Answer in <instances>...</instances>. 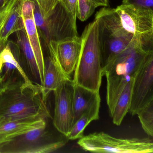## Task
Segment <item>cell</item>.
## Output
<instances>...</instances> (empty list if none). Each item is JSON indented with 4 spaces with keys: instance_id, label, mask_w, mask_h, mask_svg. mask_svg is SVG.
Here are the masks:
<instances>
[{
    "instance_id": "cell-1",
    "label": "cell",
    "mask_w": 153,
    "mask_h": 153,
    "mask_svg": "<svg viewBox=\"0 0 153 153\" xmlns=\"http://www.w3.org/2000/svg\"><path fill=\"white\" fill-rule=\"evenodd\" d=\"M50 117L42 86L21 81L3 87L0 91V125Z\"/></svg>"
},
{
    "instance_id": "cell-2",
    "label": "cell",
    "mask_w": 153,
    "mask_h": 153,
    "mask_svg": "<svg viewBox=\"0 0 153 153\" xmlns=\"http://www.w3.org/2000/svg\"><path fill=\"white\" fill-rule=\"evenodd\" d=\"M153 43V37L137 40L102 69V75L107 79L106 101L110 114L127 84L135 78Z\"/></svg>"
},
{
    "instance_id": "cell-3",
    "label": "cell",
    "mask_w": 153,
    "mask_h": 153,
    "mask_svg": "<svg viewBox=\"0 0 153 153\" xmlns=\"http://www.w3.org/2000/svg\"><path fill=\"white\" fill-rule=\"evenodd\" d=\"M81 37L82 48L73 81L74 84L99 92L103 75L96 19L86 26Z\"/></svg>"
},
{
    "instance_id": "cell-4",
    "label": "cell",
    "mask_w": 153,
    "mask_h": 153,
    "mask_svg": "<svg viewBox=\"0 0 153 153\" xmlns=\"http://www.w3.org/2000/svg\"><path fill=\"white\" fill-rule=\"evenodd\" d=\"M35 3V23L39 37L45 46L50 41H61L78 36L76 20L60 1L45 17L42 15L38 6Z\"/></svg>"
},
{
    "instance_id": "cell-5",
    "label": "cell",
    "mask_w": 153,
    "mask_h": 153,
    "mask_svg": "<svg viewBox=\"0 0 153 153\" xmlns=\"http://www.w3.org/2000/svg\"><path fill=\"white\" fill-rule=\"evenodd\" d=\"M66 143V140L56 138L46 126L1 143L0 153H51L63 147Z\"/></svg>"
},
{
    "instance_id": "cell-6",
    "label": "cell",
    "mask_w": 153,
    "mask_h": 153,
    "mask_svg": "<svg viewBox=\"0 0 153 153\" xmlns=\"http://www.w3.org/2000/svg\"><path fill=\"white\" fill-rule=\"evenodd\" d=\"M98 22L99 43L103 69L117 55L136 40L142 39L134 37L124 29L106 27L98 21Z\"/></svg>"
},
{
    "instance_id": "cell-7",
    "label": "cell",
    "mask_w": 153,
    "mask_h": 153,
    "mask_svg": "<svg viewBox=\"0 0 153 153\" xmlns=\"http://www.w3.org/2000/svg\"><path fill=\"white\" fill-rule=\"evenodd\" d=\"M124 28L142 39L153 37V13L151 11L130 4H122L115 9Z\"/></svg>"
},
{
    "instance_id": "cell-8",
    "label": "cell",
    "mask_w": 153,
    "mask_h": 153,
    "mask_svg": "<svg viewBox=\"0 0 153 153\" xmlns=\"http://www.w3.org/2000/svg\"><path fill=\"white\" fill-rule=\"evenodd\" d=\"M153 97V44L134 81L129 112L137 115Z\"/></svg>"
},
{
    "instance_id": "cell-9",
    "label": "cell",
    "mask_w": 153,
    "mask_h": 153,
    "mask_svg": "<svg viewBox=\"0 0 153 153\" xmlns=\"http://www.w3.org/2000/svg\"><path fill=\"white\" fill-rule=\"evenodd\" d=\"M54 113L53 124L55 128L67 137L73 126V81H67L54 91Z\"/></svg>"
},
{
    "instance_id": "cell-10",
    "label": "cell",
    "mask_w": 153,
    "mask_h": 153,
    "mask_svg": "<svg viewBox=\"0 0 153 153\" xmlns=\"http://www.w3.org/2000/svg\"><path fill=\"white\" fill-rule=\"evenodd\" d=\"M81 37L59 41H50L46 45L48 54L66 75L71 76L75 71L82 48Z\"/></svg>"
},
{
    "instance_id": "cell-11",
    "label": "cell",
    "mask_w": 153,
    "mask_h": 153,
    "mask_svg": "<svg viewBox=\"0 0 153 153\" xmlns=\"http://www.w3.org/2000/svg\"><path fill=\"white\" fill-rule=\"evenodd\" d=\"M24 0H10L0 8V42L6 45L9 37L24 28L22 5Z\"/></svg>"
},
{
    "instance_id": "cell-12",
    "label": "cell",
    "mask_w": 153,
    "mask_h": 153,
    "mask_svg": "<svg viewBox=\"0 0 153 153\" xmlns=\"http://www.w3.org/2000/svg\"><path fill=\"white\" fill-rule=\"evenodd\" d=\"M35 3L33 0H24L22 8V16L25 30L30 46L33 49L44 83L45 57L41 40L34 19Z\"/></svg>"
},
{
    "instance_id": "cell-13",
    "label": "cell",
    "mask_w": 153,
    "mask_h": 153,
    "mask_svg": "<svg viewBox=\"0 0 153 153\" xmlns=\"http://www.w3.org/2000/svg\"><path fill=\"white\" fill-rule=\"evenodd\" d=\"M16 43L19 49V62L25 67L27 74L30 81L37 85L43 86L36 59L29 41L25 28L15 32Z\"/></svg>"
},
{
    "instance_id": "cell-14",
    "label": "cell",
    "mask_w": 153,
    "mask_h": 153,
    "mask_svg": "<svg viewBox=\"0 0 153 153\" xmlns=\"http://www.w3.org/2000/svg\"><path fill=\"white\" fill-rule=\"evenodd\" d=\"M73 81L71 76L64 73L53 58L48 54L45 57L44 84L42 95L45 100L50 93L55 90L62 83Z\"/></svg>"
},
{
    "instance_id": "cell-15",
    "label": "cell",
    "mask_w": 153,
    "mask_h": 153,
    "mask_svg": "<svg viewBox=\"0 0 153 153\" xmlns=\"http://www.w3.org/2000/svg\"><path fill=\"white\" fill-rule=\"evenodd\" d=\"M46 119L10 121L0 125V143L36 128L46 126Z\"/></svg>"
},
{
    "instance_id": "cell-16",
    "label": "cell",
    "mask_w": 153,
    "mask_h": 153,
    "mask_svg": "<svg viewBox=\"0 0 153 153\" xmlns=\"http://www.w3.org/2000/svg\"><path fill=\"white\" fill-rule=\"evenodd\" d=\"M100 100H101V99L99 92L93 91L74 84L73 126L85 111Z\"/></svg>"
},
{
    "instance_id": "cell-17",
    "label": "cell",
    "mask_w": 153,
    "mask_h": 153,
    "mask_svg": "<svg viewBox=\"0 0 153 153\" xmlns=\"http://www.w3.org/2000/svg\"><path fill=\"white\" fill-rule=\"evenodd\" d=\"M134 79L128 83L118 98L112 111L110 114L114 124L121 125L126 114L129 112L133 94Z\"/></svg>"
},
{
    "instance_id": "cell-18",
    "label": "cell",
    "mask_w": 153,
    "mask_h": 153,
    "mask_svg": "<svg viewBox=\"0 0 153 153\" xmlns=\"http://www.w3.org/2000/svg\"><path fill=\"white\" fill-rule=\"evenodd\" d=\"M100 102L101 100L98 101L81 115L67 136L68 139L75 140L82 138L84 136V131L86 127L92 121L99 119Z\"/></svg>"
},
{
    "instance_id": "cell-19",
    "label": "cell",
    "mask_w": 153,
    "mask_h": 153,
    "mask_svg": "<svg viewBox=\"0 0 153 153\" xmlns=\"http://www.w3.org/2000/svg\"><path fill=\"white\" fill-rule=\"evenodd\" d=\"M137 115L144 132L153 137V97Z\"/></svg>"
},
{
    "instance_id": "cell-20",
    "label": "cell",
    "mask_w": 153,
    "mask_h": 153,
    "mask_svg": "<svg viewBox=\"0 0 153 153\" xmlns=\"http://www.w3.org/2000/svg\"><path fill=\"white\" fill-rule=\"evenodd\" d=\"M96 8L91 0H77L76 18L85 21L91 16Z\"/></svg>"
},
{
    "instance_id": "cell-21",
    "label": "cell",
    "mask_w": 153,
    "mask_h": 153,
    "mask_svg": "<svg viewBox=\"0 0 153 153\" xmlns=\"http://www.w3.org/2000/svg\"><path fill=\"white\" fill-rule=\"evenodd\" d=\"M44 17L47 15L59 1V0H34Z\"/></svg>"
},
{
    "instance_id": "cell-22",
    "label": "cell",
    "mask_w": 153,
    "mask_h": 153,
    "mask_svg": "<svg viewBox=\"0 0 153 153\" xmlns=\"http://www.w3.org/2000/svg\"><path fill=\"white\" fill-rule=\"evenodd\" d=\"M122 4L146 9L153 13V0H123Z\"/></svg>"
},
{
    "instance_id": "cell-23",
    "label": "cell",
    "mask_w": 153,
    "mask_h": 153,
    "mask_svg": "<svg viewBox=\"0 0 153 153\" xmlns=\"http://www.w3.org/2000/svg\"><path fill=\"white\" fill-rule=\"evenodd\" d=\"M67 11L75 20H76L77 0H59Z\"/></svg>"
},
{
    "instance_id": "cell-24",
    "label": "cell",
    "mask_w": 153,
    "mask_h": 153,
    "mask_svg": "<svg viewBox=\"0 0 153 153\" xmlns=\"http://www.w3.org/2000/svg\"><path fill=\"white\" fill-rule=\"evenodd\" d=\"M96 7L99 6L107 7L108 6V0H91Z\"/></svg>"
},
{
    "instance_id": "cell-25",
    "label": "cell",
    "mask_w": 153,
    "mask_h": 153,
    "mask_svg": "<svg viewBox=\"0 0 153 153\" xmlns=\"http://www.w3.org/2000/svg\"><path fill=\"white\" fill-rule=\"evenodd\" d=\"M10 0H0V8L5 5Z\"/></svg>"
},
{
    "instance_id": "cell-26",
    "label": "cell",
    "mask_w": 153,
    "mask_h": 153,
    "mask_svg": "<svg viewBox=\"0 0 153 153\" xmlns=\"http://www.w3.org/2000/svg\"><path fill=\"white\" fill-rule=\"evenodd\" d=\"M5 45H4L2 43H1L0 42V54H1V52L2 51L3 49L4 48V47H5Z\"/></svg>"
},
{
    "instance_id": "cell-27",
    "label": "cell",
    "mask_w": 153,
    "mask_h": 153,
    "mask_svg": "<svg viewBox=\"0 0 153 153\" xmlns=\"http://www.w3.org/2000/svg\"><path fill=\"white\" fill-rule=\"evenodd\" d=\"M3 65V62L2 61V59H1V57H0V71H1V69L2 66Z\"/></svg>"
},
{
    "instance_id": "cell-28",
    "label": "cell",
    "mask_w": 153,
    "mask_h": 153,
    "mask_svg": "<svg viewBox=\"0 0 153 153\" xmlns=\"http://www.w3.org/2000/svg\"><path fill=\"white\" fill-rule=\"evenodd\" d=\"M2 88V86L1 84L0 83V91H1V90Z\"/></svg>"
}]
</instances>
